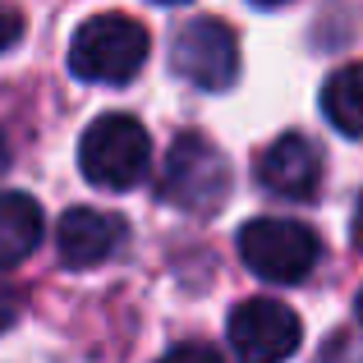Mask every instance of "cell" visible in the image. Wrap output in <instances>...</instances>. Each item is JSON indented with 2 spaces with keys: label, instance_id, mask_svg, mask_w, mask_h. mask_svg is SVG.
<instances>
[{
  "label": "cell",
  "instance_id": "obj_1",
  "mask_svg": "<svg viewBox=\"0 0 363 363\" xmlns=\"http://www.w3.org/2000/svg\"><path fill=\"white\" fill-rule=\"evenodd\" d=\"M157 194L166 207H179L189 216H216L230 194V161L207 133H184L161 166Z\"/></svg>",
  "mask_w": 363,
  "mask_h": 363
},
{
  "label": "cell",
  "instance_id": "obj_2",
  "mask_svg": "<svg viewBox=\"0 0 363 363\" xmlns=\"http://www.w3.org/2000/svg\"><path fill=\"white\" fill-rule=\"evenodd\" d=\"M152 42L129 14H92L69 42V74L83 83H129L143 69Z\"/></svg>",
  "mask_w": 363,
  "mask_h": 363
},
{
  "label": "cell",
  "instance_id": "obj_3",
  "mask_svg": "<svg viewBox=\"0 0 363 363\" xmlns=\"http://www.w3.org/2000/svg\"><path fill=\"white\" fill-rule=\"evenodd\" d=\"M240 257L244 267L267 285H299L313 276L322 257V240L303 221L285 216H257L240 230Z\"/></svg>",
  "mask_w": 363,
  "mask_h": 363
},
{
  "label": "cell",
  "instance_id": "obj_4",
  "mask_svg": "<svg viewBox=\"0 0 363 363\" xmlns=\"http://www.w3.org/2000/svg\"><path fill=\"white\" fill-rule=\"evenodd\" d=\"M147 129L133 116H101L79 143V166L97 189H133L147 170Z\"/></svg>",
  "mask_w": 363,
  "mask_h": 363
},
{
  "label": "cell",
  "instance_id": "obj_5",
  "mask_svg": "<svg viewBox=\"0 0 363 363\" xmlns=\"http://www.w3.org/2000/svg\"><path fill=\"white\" fill-rule=\"evenodd\" d=\"M170 69L203 92H225L240 79V37L221 18H189L170 42Z\"/></svg>",
  "mask_w": 363,
  "mask_h": 363
},
{
  "label": "cell",
  "instance_id": "obj_6",
  "mask_svg": "<svg viewBox=\"0 0 363 363\" xmlns=\"http://www.w3.org/2000/svg\"><path fill=\"white\" fill-rule=\"evenodd\" d=\"M230 345L244 359H290L303 340L299 313L281 299H244L230 313Z\"/></svg>",
  "mask_w": 363,
  "mask_h": 363
},
{
  "label": "cell",
  "instance_id": "obj_7",
  "mask_svg": "<svg viewBox=\"0 0 363 363\" xmlns=\"http://www.w3.org/2000/svg\"><path fill=\"white\" fill-rule=\"evenodd\" d=\"M257 179L276 198H313L322 179V147L303 133H281L257 157Z\"/></svg>",
  "mask_w": 363,
  "mask_h": 363
},
{
  "label": "cell",
  "instance_id": "obj_8",
  "mask_svg": "<svg viewBox=\"0 0 363 363\" xmlns=\"http://www.w3.org/2000/svg\"><path fill=\"white\" fill-rule=\"evenodd\" d=\"M124 240H129L124 216L97 212V207H69V212L60 216V230H55L65 267H97V262H106Z\"/></svg>",
  "mask_w": 363,
  "mask_h": 363
},
{
  "label": "cell",
  "instance_id": "obj_9",
  "mask_svg": "<svg viewBox=\"0 0 363 363\" xmlns=\"http://www.w3.org/2000/svg\"><path fill=\"white\" fill-rule=\"evenodd\" d=\"M42 244V207L28 194H0V267H18Z\"/></svg>",
  "mask_w": 363,
  "mask_h": 363
},
{
  "label": "cell",
  "instance_id": "obj_10",
  "mask_svg": "<svg viewBox=\"0 0 363 363\" xmlns=\"http://www.w3.org/2000/svg\"><path fill=\"white\" fill-rule=\"evenodd\" d=\"M322 116L345 138H363V65H345L322 83Z\"/></svg>",
  "mask_w": 363,
  "mask_h": 363
},
{
  "label": "cell",
  "instance_id": "obj_11",
  "mask_svg": "<svg viewBox=\"0 0 363 363\" xmlns=\"http://www.w3.org/2000/svg\"><path fill=\"white\" fill-rule=\"evenodd\" d=\"M18 33H23V14L14 5H0V51H9L18 42Z\"/></svg>",
  "mask_w": 363,
  "mask_h": 363
},
{
  "label": "cell",
  "instance_id": "obj_12",
  "mask_svg": "<svg viewBox=\"0 0 363 363\" xmlns=\"http://www.w3.org/2000/svg\"><path fill=\"white\" fill-rule=\"evenodd\" d=\"M354 244L363 248V198H359V207H354Z\"/></svg>",
  "mask_w": 363,
  "mask_h": 363
},
{
  "label": "cell",
  "instance_id": "obj_13",
  "mask_svg": "<svg viewBox=\"0 0 363 363\" xmlns=\"http://www.w3.org/2000/svg\"><path fill=\"white\" fill-rule=\"evenodd\" d=\"M5 166H9V143H5V133H0V175H5Z\"/></svg>",
  "mask_w": 363,
  "mask_h": 363
},
{
  "label": "cell",
  "instance_id": "obj_14",
  "mask_svg": "<svg viewBox=\"0 0 363 363\" xmlns=\"http://www.w3.org/2000/svg\"><path fill=\"white\" fill-rule=\"evenodd\" d=\"M354 313H359V322H363V290H359V299H354Z\"/></svg>",
  "mask_w": 363,
  "mask_h": 363
},
{
  "label": "cell",
  "instance_id": "obj_15",
  "mask_svg": "<svg viewBox=\"0 0 363 363\" xmlns=\"http://www.w3.org/2000/svg\"><path fill=\"white\" fill-rule=\"evenodd\" d=\"M253 5H285V0H253Z\"/></svg>",
  "mask_w": 363,
  "mask_h": 363
},
{
  "label": "cell",
  "instance_id": "obj_16",
  "mask_svg": "<svg viewBox=\"0 0 363 363\" xmlns=\"http://www.w3.org/2000/svg\"><path fill=\"white\" fill-rule=\"evenodd\" d=\"M157 5H184V0H157Z\"/></svg>",
  "mask_w": 363,
  "mask_h": 363
}]
</instances>
